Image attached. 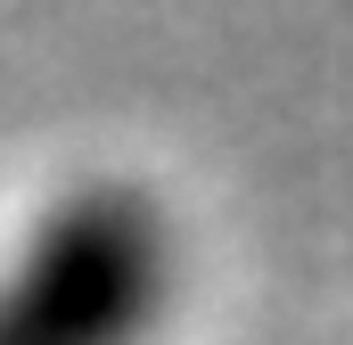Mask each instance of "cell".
Returning <instances> with one entry per match:
<instances>
[{"instance_id":"1","label":"cell","mask_w":353,"mask_h":345,"mask_svg":"<svg viewBox=\"0 0 353 345\" xmlns=\"http://www.w3.org/2000/svg\"><path fill=\"white\" fill-rule=\"evenodd\" d=\"M205 230L140 157H66L0 197V345H197Z\"/></svg>"}]
</instances>
